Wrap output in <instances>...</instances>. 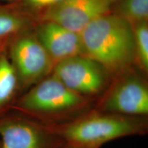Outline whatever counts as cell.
Segmentation results:
<instances>
[{"mask_svg":"<svg viewBox=\"0 0 148 148\" xmlns=\"http://www.w3.org/2000/svg\"><path fill=\"white\" fill-rule=\"evenodd\" d=\"M79 34L82 55L102 65L112 77L134 64L133 28L116 14L110 12L96 18Z\"/></svg>","mask_w":148,"mask_h":148,"instance_id":"obj_1","label":"cell"},{"mask_svg":"<svg viewBox=\"0 0 148 148\" xmlns=\"http://www.w3.org/2000/svg\"><path fill=\"white\" fill-rule=\"evenodd\" d=\"M47 125L65 143L85 148H99L118 138L144 135L148 129L146 116L95 110L64 123Z\"/></svg>","mask_w":148,"mask_h":148,"instance_id":"obj_2","label":"cell"},{"mask_svg":"<svg viewBox=\"0 0 148 148\" xmlns=\"http://www.w3.org/2000/svg\"><path fill=\"white\" fill-rule=\"evenodd\" d=\"M90 104V99L72 91L51 74L32 86L16 108L44 124H56L86 113Z\"/></svg>","mask_w":148,"mask_h":148,"instance_id":"obj_3","label":"cell"},{"mask_svg":"<svg viewBox=\"0 0 148 148\" xmlns=\"http://www.w3.org/2000/svg\"><path fill=\"white\" fill-rule=\"evenodd\" d=\"M95 110L123 115L147 116V82L132 68L116 75L100 97Z\"/></svg>","mask_w":148,"mask_h":148,"instance_id":"obj_4","label":"cell"},{"mask_svg":"<svg viewBox=\"0 0 148 148\" xmlns=\"http://www.w3.org/2000/svg\"><path fill=\"white\" fill-rule=\"evenodd\" d=\"M8 48L20 86H32L51 74L54 63L34 33L28 30L13 36Z\"/></svg>","mask_w":148,"mask_h":148,"instance_id":"obj_5","label":"cell"},{"mask_svg":"<svg viewBox=\"0 0 148 148\" xmlns=\"http://www.w3.org/2000/svg\"><path fill=\"white\" fill-rule=\"evenodd\" d=\"M51 74L72 91L89 99L101 97L112 78L102 65L82 55L56 63Z\"/></svg>","mask_w":148,"mask_h":148,"instance_id":"obj_6","label":"cell"},{"mask_svg":"<svg viewBox=\"0 0 148 148\" xmlns=\"http://www.w3.org/2000/svg\"><path fill=\"white\" fill-rule=\"evenodd\" d=\"M117 0H62L41 10L39 19L80 33L96 18L112 12Z\"/></svg>","mask_w":148,"mask_h":148,"instance_id":"obj_7","label":"cell"},{"mask_svg":"<svg viewBox=\"0 0 148 148\" xmlns=\"http://www.w3.org/2000/svg\"><path fill=\"white\" fill-rule=\"evenodd\" d=\"M1 148H60L64 142L49 125L23 118L0 121Z\"/></svg>","mask_w":148,"mask_h":148,"instance_id":"obj_8","label":"cell"},{"mask_svg":"<svg viewBox=\"0 0 148 148\" xmlns=\"http://www.w3.org/2000/svg\"><path fill=\"white\" fill-rule=\"evenodd\" d=\"M34 35L49 54L54 65L65 59L82 55L79 33L73 32L58 23L40 21Z\"/></svg>","mask_w":148,"mask_h":148,"instance_id":"obj_9","label":"cell"},{"mask_svg":"<svg viewBox=\"0 0 148 148\" xmlns=\"http://www.w3.org/2000/svg\"><path fill=\"white\" fill-rule=\"evenodd\" d=\"M33 22L32 14L23 7L0 5V39H9L29 30Z\"/></svg>","mask_w":148,"mask_h":148,"instance_id":"obj_10","label":"cell"},{"mask_svg":"<svg viewBox=\"0 0 148 148\" xmlns=\"http://www.w3.org/2000/svg\"><path fill=\"white\" fill-rule=\"evenodd\" d=\"M19 86L15 70L3 51L0 53V111L10 104Z\"/></svg>","mask_w":148,"mask_h":148,"instance_id":"obj_11","label":"cell"},{"mask_svg":"<svg viewBox=\"0 0 148 148\" xmlns=\"http://www.w3.org/2000/svg\"><path fill=\"white\" fill-rule=\"evenodd\" d=\"M115 13L124 18L132 27L148 22V0H117Z\"/></svg>","mask_w":148,"mask_h":148,"instance_id":"obj_12","label":"cell"},{"mask_svg":"<svg viewBox=\"0 0 148 148\" xmlns=\"http://www.w3.org/2000/svg\"><path fill=\"white\" fill-rule=\"evenodd\" d=\"M132 28L134 64L145 74L148 71V22L138 24Z\"/></svg>","mask_w":148,"mask_h":148,"instance_id":"obj_13","label":"cell"},{"mask_svg":"<svg viewBox=\"0 0 148 148\" xmlns=\"http://www.w3.org/2000/svg\"><path fill=\"white\" fill-rule=\"evenodd\" d=\"M62 0H22L23 7L28 10H41L53 6Z\"/></svg>","mask_w":148,"mask_h":148,"instance_id":"obj_14","label":"cell"},{"mask_svg":"<svg viewBox=\"0 0 148 148\" xmlns=\"http://www.w3.org/2000/svg\"><path fill=\"white\" fill-rule=\"evenodd\" d=\"M8 39H0V53L3 52Z\"/></svg>","mask_w":148,"mask_h":148,"instance_id":"obj_15","label":"cell"},{"mask_svg":"<svg viewBox=\"0 0 148 148\" xmlns=\"http://www.w3.org/2000/svg\"><path fill=\"white\" fill-rule=\"evenodd\" d=\"M65 145L62 146L60 148H85V147H79V146H75V145H69V144H66L65 143Z\"/></svg>","mask_w":148,"mask_h":148,"instance_id":"obj_16","label":"cell"}]
</instances>
